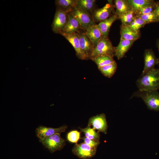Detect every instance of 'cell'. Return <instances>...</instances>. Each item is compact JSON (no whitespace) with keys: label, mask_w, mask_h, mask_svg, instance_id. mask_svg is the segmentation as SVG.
Segmentation results:
<instances>
[{"label":"cell","mask_w":159,"mask_h":159,"mask_svg":"<svg viewBox=\"0 0 159 159\" xmlns=\"http://www.w3.org/2000/svg\"><path fill=\"white\" fill-rule=\"evenodd\" d=\"M136 85L139 90L158 91L159 90V69H154L139 78Z\"/></svg>","instance_id":"6da1fadb"},{"label":"cell","mask_w":159,"mask_h":159,"mask_svg":"<svg viewBox=\"0 0 159 159\" xmlns=\"http://www.w3.org/2000/svg\"><path fill=\"white\" fill-rule=\"evenodd\" d=\"M106 56L113 58L115 56V47L108 37H102L95 47L89 59Z\"/></svg>","instance_id":"7a4b0ae2"},{"label":"cell","mask_w":159,"mask_h":159,"mask_svg":"<svg viewBox=\"0 0 159 159\" xmlns=\"http://www.w3.org/2000/svg\"><path fill=\"white\" fill-rule=\"evenodd\" d=\"M136 97L141 98L150 110L159 111V92L158 91H141L135 92L131 98Z\"/></svg>","instance_id":"3957f363"},{"label":"cell","mask_w":159,"mask_h":159,"mask_svg":"<svg viewBox=\"0 0 159 159\" xmlns=\"http://www.w3.org/2000/svg\"><path fill=\"white\" fill-rule=\"evenodd\" d=\"M70 13L77 20L82 29L86 31L89 27L95 24L92 15L88 12L76 7Z\"/></svg>","instance_id":"277c9868"},{"label":"cell","mask_w":159,"mask_h":159,"mask_svg":"<svg viewBox=\"0 0 159 159\" xmlns=\"http://www.w3.org/2000/svg\"><path fill=\"white\" fill-rule=\"evenodd\" d=\"M69 13L56 8L51 25L52 30L54 33L61 34L63 32Z\"/></svg>","instance_id":"5b68a950"},{"label":"cell","mask_w":159,"mask_h":159,"mask_svg":"<svg viewBox=\"0 0 159 159\" xmlns=\"http://www.w3.org/2000/svg\"><path fill=\"white\" fill-rule=\"evenodd\" d=\"M42 143L52 153L62 149L65 145L66 140L61 137L60 134L56 133L46 138Z\"/></svg>","instance_id":"8992f818"},{"label":"cell","mask_w":159,"mask_h":159,"mask_svg":"<svg viewBox=\"0 0 159 159\" xmlns=\"http://www.w3.org/2000/svg\"><path fill=\"white\" fill-rule=\"evenodd\" d=\"M97 149L91 147L84 142L76 144L73 148L72 152L78 158L82 159L91 158L95 156Z\"/></svg>","instance_id":"52a82bcc"},{"label":"cell","mask_w":159,"mask_h":159,"mask_svg":"<svg viewBox=\"0 0 159 159\" xmlns=\"http://www.w3.org/2000/svg\"><path fill=\"white\" fill-rule=\"evenodd\" d=\"M108 1V3L103 7L94 9L92 11L91 15L95 23L104 20L112 15V12L113 11L114 6L112 1Z\"/></svg>","instance_id":"ba28073f"},{"label":"cell","mask_w":159,"mask_h":159,"mask_svg":"<svg viewBox=\"0 0 159 159\" xmlns=\"http://www.w3.org/2000/svg\"><path fill=\"white\" fill-rule=\"evenodd\" d=\"M88 126H92V128L106 134L108 128L105 115L103 113L93 116L89 120Z\"/></svg>","instance_id":"9c48e42d"},{"label":"cell","mask_w":159,"mask_h":159,"mask_svg":"<svg viewBox=\"0 0 159 159\" xmlns=\"http://www.w3.org/2000/svg\"><path fill=\"white\" fill-rule=\"evenodd\" d=\"M61 35L64 37L73 47L78 58L82 60L88 59V57L80 49L78 33L69 34L63 33Z\"/></svg>","instance_id":"30bf717a"},{"label":"cell","mask_w":159,"mask_h":159,"mask_svg":"<svg viewBox=\"0 0 159 159\" xmlns=\"http://www.w3.org/2000/svg\"><path fill=\"white\" fill-rule=\"evenodd\" d=\"M67 128V126L64 125L59 128H54L40 126L36 130L37 136L41 142H42L46 137L56 133L65 132Z\"/></svg>","instance_id":"8fae6325"},{"label":"cell","mask_w":159,"mask_h":159,"mask_svg":"<svg viewBox=\"0 0 159 159\" xmlns=\"http://www.w3.org/2000/svg\"><path fill=\"white\" fill-rule=\"evenodd\" d=\"M144 67L141 74L142 76L149 71L155 68V66L159 64L157 58L152 49L145 50L144 54Z\"/></svg>","instance_id":"7c38bea8"},{"label":"cell","mask_w":159,"mask_h":159,"mask_svg":"<svg viewBox=\"0 0 159 159\" xmlns=\"http://www.w3.org/2000/svg\"><path fill=\"white\" fill-rule=\"evenodd\" d=\"M80 49L88 57L95 47L92 42L86 35L85 33H78Z\"/></svg>","instance_id":"4fadbf2b"},{"label":"cell","mask_w":159,"mask_h":159,"mask_svg":"<svg viewBox=\"0 0 159 159\" xmlns=\"http://www.w3.org/2000/svg\"><path fill=\"white\" fill-rule=\"evenodd\" d=\"M134 41L120 39L118 45L115 47V56L118 59L122 58L133 44Z\"/></svg>","instance_id":"5bb4252c"},{"label":"cell","mask_w":159,"mask_h":159,"mask_svg":"<svg viewBox=\"0 0 159 159\" xmlns=\"http://www.w3.org/2000/svg\"><path fill=\"white\" fill-rule=\"evenodd\" d=\"M120 34V39L134 42L140 37L139 32L134 30L128 26H121Z\"/></svg>","instance_id":"9a60e30c"},{"label":"cell","mask_w":159,"mask_h":159,"mask_svg":"<svg viewBox=\"0 0 159 159\" xmlns=\"http://www.w3.org/2000/svg\"><path fill=\"white\" fill-rule=\"evenodd\" d=\"M80 29H81V28L79 22L70 13L67 21L62 33L69 34L74 33H80Z\"/></svg>","instance_id":"2e32d148"},{"label":"cell","mask_w":159,"mask_h":159,"mask_svg":"<svg viewBox=\"0 0 159 159\" xmlns=\"http://www.w3.org/2000/svg\"><path fill=\"white\" fill-rule=\"evenodd\" d=\"M118 19V16L114 14L108 18L100 22L97 24L102 37H108L111 25L115 21Z\"/></svg>","instance_id":"e0dca14e"},{"label":"cell","mask_w":159,"mask_h":159,"mask_svg":"<svg viewBox=\"0 0 159 159\" xmlns=\"http://www.w3.org/2000/svg\"><path fill=\"white\" fill-rule=\"evenodd\" d=\"M85 33L95 47L102 37L97 24H96L89 27Z\"/></svg>","instance_id":"ac0fdd59"},{"label":"cell","mask_w":159,"mask_h":159,"mask_svg":"<svg viewBox=\"0 0 159 159\" xmlns=\"http://www.w3.org/2000/svg\"><path fill=\"white\" fill-rule=\"evenodd\" d=\"M56 8L70 13L76 7L75 0H56Z\"/></svg>","instance_id":"d6986e66"},{"label":"cell","mask_w":159,"mask_h":159,"mask_svg":"<svg viewBox=\"0 0 159 159\" xmlns=\"http://www.w3.org/2000/svg\"><path fill=\"white\" fill-rule=\"evenodd\" d=\"M114 2L116 8L115 14L118 16L132 10L127 0H115Z\"/></svg>","instance_id":"ffe728a7"},{"label":"cell","mask_w":159,"mask_h":159,"mask_svg":"<svg viewBox=\"0 0 159 159\" xmlns=\"http://www.w3.org/2000/svg\"><path fill=\"white\" fill-rule=\"evenodd\" d=\"M76 7L85 11L92 13L95 9L96 0H75Z\"/></svg>","instance_id":"44dd1931"},{"label":"cell","mask_w":159,"mask_h":159,"mask_svg":"<svg viewBox=\"0 0 159 159\" xmlns=\"http://www.w3.org/2000/svg\"><path fill=\"white\" fill-rule=\"evenodd\" d=\"M132 10L134 12L145 6L154 4L153 0H127Z\"/></svg>","instance_id":"7402d4cb"},{"label":"cell","mask_w":159,"mask_h":159,"mask_svg":"<svg viewBox=\"0 0 159 159\" xmlns=\"http://www.w3.org/2000/svg\"><path fill=\"white\" fill-rule=\"evenodd\" d=\"M117 67V64L115 61L109 64L99 68L98 69L105 76L110 78L115 73Z\"/></svg>","instance_id":"603a6c76"},{"label":"cell","mask_w":159,"mask_h":159,"mask_svg":"<svg viewBox=\"0 0 159 159\" xmlns=\"http://www.w3.org/2000/svg\"><path fill=\"white\" fill-rule=\"evenodd\" d=\"M81 131L83 132L85 136L87 138L95 141H99L100 135L99 132H96L93 128H91L90 126H87L84 128H80Z\"/></svg>","instance_id":"cb8c5ba5"},{"label":"cell","mask_w":159,"mask_h":159,"mask_svg":"<svg viewBox=\"0 0 159 159\" xmlns=\"http://www.w3.org/2000/svg\"><path fill=\"white\" fill-rule=\"evenodd\" d=\"M135 12L132 10L118 16L122 25L128 26L132 21L136 17Z\"/></svg>","instance_id":"d4e9b609"},{"label":"cell","mask_w":159,"mask_h":159,"mask_svg":"<svg viewBox=\"0 0 159 159\" xmlns=\"http://www.w3.org/2000/svg\"><path fill=\"white\" fill-rule=\"evenodd\" d=\"M92 60L96 64L98 69L109 64L115 61L113 58L106 56L99 57L92 59Z\"/></svg>","instance_id":"484cf974"},{"label":"cell","mask_w":159,"mask_h":159,"mask_svg":"<svg viewBox=\"0 0 159 159\" xmlns=\"http://www.w3.org/2000/svg\"><path fill=\"white\" fill-rule=\"evenodd\" d=\"M146 24L147 23L139 16H136L135 19L128 26L134 30L139 32L140 29Z\"/></svg>","instance_id":"4316f807"},{"label":"cell","mask_w":159,"mask_h":159,"mask_svg":"<svg viewBox=\"0 0 159 159\" xmlns=\"http://www.w3.org/2000/svg\"><path fill=\"white\" fill-rule=\"evenodd\" d=\"M138 16L145 21L147 24L159 22L157 16L154 11L149 13Z\"/></svg>","instance_id":"83f0119b"},{"label":"cell","mask_w":159,"mask_h":159,"mask_svg":"<svg viewBox=\"0 0 159 159\" xmlns=\"http://www.w3.org/2000/svg\"><path fill=\"white\" fill-rule=\"evenodd\" d=\"M155 2L152 4L143 7L134 12L136 16L140 15L147 14L150 13L154 10Z\"/></svg>","instance_id":"f1b7e54d"},{"label":"cell","mask_w":159,"mask_h":159,"mask_svg":"<svg viewBox=\"0 0 159 159\" xmlns=\"http://www.w3.org/2000/svg\"><path fill=\"white\" fill-rule=\"evenodd\" d=\"M80 132L76 130L71 131L67 134V140L69 142L76 144L80 138Z\"/></svg>","instance_id":"f546056e"},{"label":"cell","mask_w":159,"mask_h":159,"mask_svg":"<svg viewBox=\"0 0 159 159\" xmlns=\"http://www.w3.org/2000/svg\"><path fill=\"white\" fill-rule=\"evenodd\" d=\"M84 142L91 147L97 149V147L100 143V141H97L89 139L85 136L81 138Z\"/></svg>","instance_id":"4dcf8cb0"},{"label":"cell","mask_w":159,"mask_h":159,"mask_svg":"<svg viewBox=\"0 0 159 159\" xmlns=\"http://www.w3.org/2000/svg\"><path fill=\"white\" fill-rule=\"evenodd\" d=\"M154 11L156 14L159 21V1L156 2Z\"/></svg>","instance_id":"1f68e13d"},{"label":"cell","mask_w":159,"mask_h":159,"mask_svg":"<svg viewBox=\"0 0 159 159\" xmlns=\"http://www.w3.org/2000/svg\"><path fill=\"white\" fill-rule=\"evenodd\" d=\"M157 46L158 48L159 52V39H158V40L157 41ZM158 61H159V58H158Z\"/></svg>","instance_id":"d6a6232c"}]
</instances>
